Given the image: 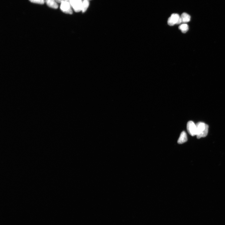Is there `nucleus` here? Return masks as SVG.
Instances as JSON below:
<instances>
[{"label": "nucleus", "instance_id": "2", "mask_svg": "<svg viewBox=\"0 0 225 225\" xmlns=\"http://www.w3.org/2000/svg\"><path fill=\"white\" fill-rule=\"evenodd\" d=\"M182 23L180 16L177 13H173L168 20V25L173 26L175 24H180Z\"/></svg>", "mask_w": 225, "mask_h": 225}, {"label": "nucleus", "instance_id": "5", "mask_svg": "<svg viewBox=\"0 0 225 225\" xmlns=\"http://www.w3.org/2000/svg\"><path fill=\"white\" fill-rule=\"evenodd\" d=\"M187 131L192 136H194L196 135L197 127L196 124L192 121H190L187 122Z\"/></svg>", "mask_w": 225, "mask_h": 225}, {"label": "nucleus", "instance_id": "3", "mask_svg": "<svg viewBox=\"0 0 225 225\" xmlns=\"http://www.w3.org/2000/svg\"><path fill=\"white\" fill-rule=\"evenodd\" d=\"M69 1H64L60 3V8L63 12L68 14H72V9Z\"/></svg>", "mask_w": 225, "mask_h": 225}, {"label": "nucleus", "instance_id": "9", "mask_svg": "<svg viewBox=\"0 0 225 225\" xmlns=\"http://www.w3.org/2000/svg\"><path fill=\"white\" fill-rule=\"evenodd\" d=\"M90 3L88 0H84L83 2L82 9V11L83 13L86 12L89 7Z\"/></svg>", "mask_w": 225, "mask_h": 225}, {"label": "nucleus", "instance_id": "12", "mask_svg": "<svg viewBox=\"0 0 225 225\" xmlns=\"http://www.w3.org/2000/svg\"><path fill=\"white\" fill-rule=\"evenodd\" d=\"M56 1L57 3H61V2H62L63 1V0H56Z\"/></svg>", "mask_w": 225, "mask_h": 225}, {"label": "nucleus", "instance_id": "7", "mask_svg": "<svg viewBox=\"0 0 225 225\" xmlns=\"http://www.w3.org/2000/svg\"><path fill=\"white\" fill-rule=\"evenodd\" d=\"M187 141V137L186 133L185 131H183L180 134L178 143L179 144H181L186 142Z\"/></svg>", "mask_w": 225, "mask_h": 225}, {"label": "nucleus", "instance_id": "6", "mask_svg": "<svg viewBox=\"0 0 225 225\" xmlns=\"http://www.w3.org/2000/svg\"><path fill=\"white\" fill-rule=\"evenodd\" d=\"M45 3L50 8L54 9H57L58 8V5L56 0H45Z\"/></svg>", "mask_w": 225, "mask_h": 225}, {"label": "nucleus", "instance_id": "13", "mask_svg": "<svg viewBox=\"0 0 225 225\" xmlns=\"http://www.w3.org/2000/svg\"><path fill=\"white\" fill-rule=\"evenodd\" d=\"M63 1H69V0H63Z\"/></svg>", "mask_w": 225, "mask_h": 225}, {"label": "nucleus", "instance_id": "15", "mask_svg": "<svg viewBox=\"0 0 225 225\" xmlns=\"http://www.w3.org/2000/svg\"><path fill=\"white\" fill-rule=\"evenodd\" d=\"M88 1H89V0H88Z\"/></svg>", "mask_w": 225, "mask_h": 225}, {"label": "nucleus", "instance_id": "1", "mask_svg": "<svg viewBox=\"0 0 225 225\" xmlns=\"http://www.w3.org/2000/svg\"><path fill=\"white\" fill-rule=\"evenodd\" d=\"M196 137L198 139L206 137L208 132L209 126L202 122H199L196 124Z\"/></svg>", "mask_w": 225, "mask_h": 225}, {"label": "nucleus", "instance_id": "8", "mask_svg": "<svg viewBox=\"0 0 225 225\" xmlns=\"http://www.w3.org/2000/svg\"><path fill=\"white\" fill-rule=\"evenodd\" d=\"M182 23H186L190 21V16L187 13H183L180 16Z\"/></svg>", "mask_w": 225, "mask_h": 225}, {"label": "nucleus", "instance_id": "4", "mask_svg": "<svg viewBox=\"0 0 225 225\" xmlns=\"http://www.w3.org/2000/svg\"><path fill=\"white\" fill-rule=\"evenodd\" d=\"M83 2L82 0H73L69 1L72 8L76 12L82 11Z\"/></svg>", "mask_w": 225, "mask_h": 225}, {"label": "nucleus", "instance_id": "11", "mask_svg": "<svg viewBox=\"0 0 225 225\" xmlns=\"http://www.w3.org/2000/svg\"><path fill=\"white\" fill-rule=\"evenodd\" d=\"M31 2L35 4L43 5L45 2V0H29Z\"/></svg>", "mask_w": 225, "mask_h": 225}, {"label": "nucleus", "instance_id": "14", "mask_svg": "<svg viewBox=\"0 0 225 225\" xmlns=\"http://www.w3.org/2000/svg\"><path fill=\"white\" fill-rule=\"evenodd\" d=\"M73 1V0H69V1Z\"/></svg>", "mask_w": 225, "mask_h": 225}, {"label": "nucleus", "instance_id": "10", "mask_svg": "<svg viewBox=\"0 0 225 225\" xmlns=\"http://www.w3.org/2000/svg\"><path fill=\"white\" fill-rule=\"evenodd\" d=\"M179 29L181 30L182 33H185L189 30V26L186 23H183L180 25L179 27Z\"/></svg>", "mask_w": 225, "mask_h": 225}]
</instances>
